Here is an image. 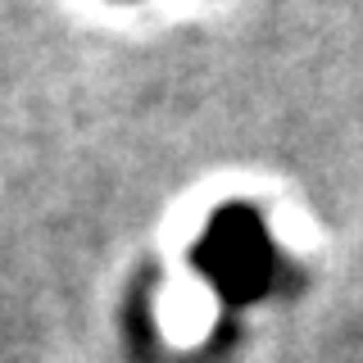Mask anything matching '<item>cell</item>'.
I'll return each mask as SVG.
<instances>
[{
	"mask_svg": "<svg viewBox=\"0 0 363 363\" xmlns=\"http://www.w3.org/2000/svg\"><path fill=\"white\" fill-rule=\"evenodd\" d=\"M200 264L227 295H255L268 277V245L250 213H223L209 241L200 245Z\"/></svg>",
	"mask_w": 363,
	"mask_h": 363,
	"instance_id": "1",
	"label": "cell"
}]
</instances>
